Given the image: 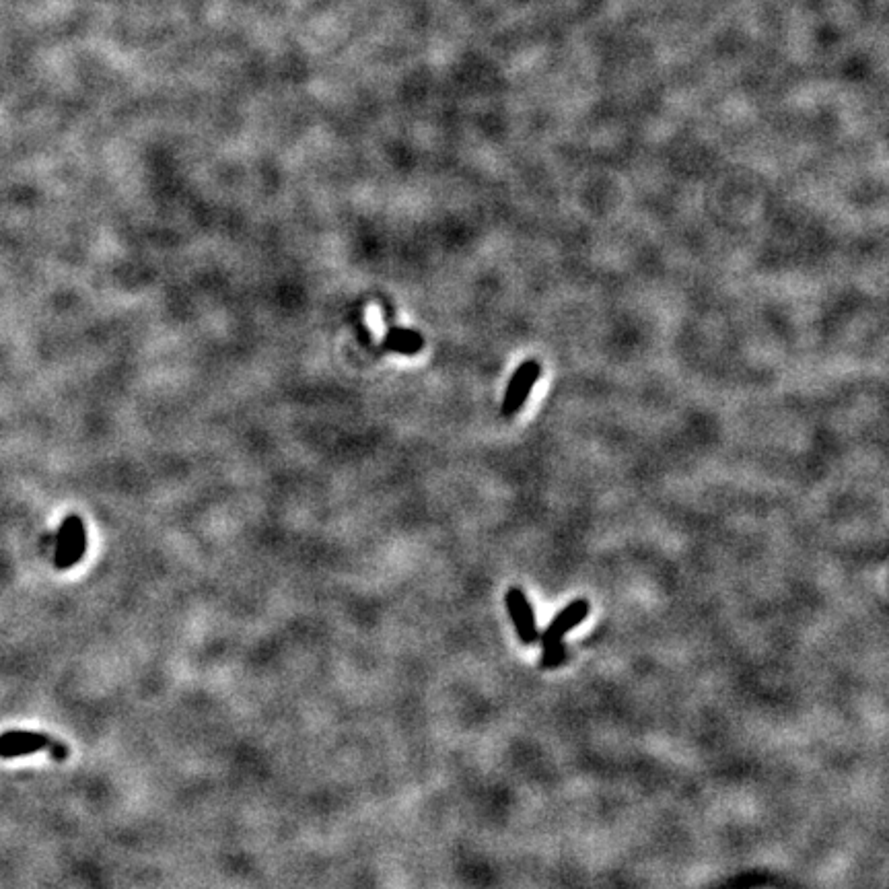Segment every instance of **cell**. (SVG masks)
I'll return each mask as SVG.
<instances>
[{
    "label": "cell",
    "mask_w": 889,
    "mask_h": 889,
    "mask_svg": "<svg viewBox=\"0 0 889 889\" xmlns=\"http://www.w3.org/2000/svg\"><path fill=\"white\" fill-rule=\"evenodd\" d=\"M38 752H48L50 758L56 762H66L70 758L68 745L56 737L46 735V733L7 731V733L0 735V758L11 760V758H21V756L38 754Z\"/></svg>",
    "instance_id": "6da1fadb"
},
{
    "label": "cell",
    "mask_w": 889,
    "mask_h": 889,
    "mask_svg": "<svg viewBox=\"0 0 889 889\" xmlns=\"http://www.w3.org/2000/svg\"><path fill=\"white\" fill-rule=\"evenodd\" d=\"M87 554V527L85 521L77 515H68L62 519L56 536V552L54 566L58 571H68L77 566Z\"/></svg>",
    "instance_id": "7a4b0ae2"
},
{
    "label": "cell",
    "mask_w": 889,
    "mask_h": 889,
    "mask_svg": "<svg viewBox=\"0 0 889 889\" xmlns=\"http://www.w3.org/2000/svg\"><path fill=\"white\" fill-rule=\"evenodd\" d=\"M540 375H542V365L536 359L523 361L517 367V371L513 373V377H511V381H509V385L505 389V400H503V406H501V414L505 418L515 416L523 408V404L527 402L533 387H536Z\"/></svg>",
    "instance_id": "3957f363"
},
{
    "label": "cell",
    "mask_w": 889,
    "mask_h": 889,
    "mask_svg": "<svg viewBox=\"0 0 889 889\" xmlns=\"http://www.w3.org/2000/svg\"><path fill=\"white\" fill-rule=\"evenodd\" d=\"M505 603L509 616L515 624V632L523 645H536L540 640V630L536 622V612H533L531 601L519 587H511L505 593Z\"/></svg>",
    "instance_id": "277c9868"
},
{
    "label": "cell",
    "mask_w": 889,
    "mask_h": 889,
    "mask_svg": "<svg viewBox=\"0 0 889 889\" xmlns=\"http://www.w3.org/2000/svg\"><path fill=\"white\" fill-rule=\"evenodd\" d=\"M589 610H591V606H589L587 599H575V601L568 603L564 610H560L554 616V620L550 622L546 632L540 636L542 647L562 643L568 632L575 630L579 624H583V620L589 616Z\"/></svg>",
    "instance_id": "5b68a950"
},
{
    "label": "cell",
    "mask_w": 889,
    "mask_h": 889,
    "mask_svg": "<svg viewBox=\"0 0 889 889\" xmlns=\"http://www.w3.org/2000/svg\"><path fill=\"white\" fill-rule=\"evenodd\" d=\"M424 346V338L416 332V330H408V328H391L383 340V348L398 352V354H418Z\"/></svg>",
    "instance_id": "8992f818"
},
{
    "label": "cell",
    "mask_w": 889,
    "mask_h": 889,
    "mask_svg": "<svg viewBox=\"0 0 889 889\" xmlns=\"http://www.w3.org/2000/svg\"><path fill=\"white\" fill-rule=\"evenodd\" d=\"M566 659H568V649H566L564 640H562V643H556V645H548V647H542L540 667H542V669H556V667L564 665V663H566Z\"/></svg>",
    "instance_id": "52a82bcc"
}]
</instances>
